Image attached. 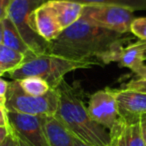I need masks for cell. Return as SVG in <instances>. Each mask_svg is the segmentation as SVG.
I'll list each match as a JSON object with an SVG mask.
<instances>
[{
  "label": "cell",
  "instance_id": "8fae6325",
  "mask_svg": "<svg viewBox=\"0 0 146 146\" xmlns=\"http://www.w3.org/2000/svg\"><path fill=\"white\" fill-rule=\"evenodd\" d=\"M119 116L140 117L146 114V92L124 87L113 89Z\"/></svg>",
  "mask_w": 146,
  "mask_h": 146
},
{
  "label": "cell",
  "instance_id": "83f0119b",
  "mask_svg": "<svg viewBox=\"0 0 146 146\" xmlns=\"http://www.w3.org/2000/svg\"><path fill=\"white\" fill-rule=\"evenodd\" d=\"M73 141H74V146H91V145H88V144L84 143L81 140L77 139V138H75V137H73Z\"/></svg>",
  "mask_w": 146,
  "mask_h": 146
},
{
  "label": "cell",
  "instance_id": "1f68e13d",
  "mask_svg": "<svg viewBox=\"0 0 146 146\" xmlns=\"http://www.w3.org/2000/svg\"><path fill=\"white\" fill-rule=\"evenodd\" d=\"M3 74H5V72L2 70V69H0V77H1V76H2Z\"/></svg>",
  "mask_w": 146,
  "mask_h": 146
},
{
  "label": "cell",
  "instance_id": "9a60e30c",
  "mask_svg": "<svg viewBox=\"0 0 146 146\" xmlns=\"http://www.w3.org/2000/svg\"><path fill=\"white\" fill-rule=\"evenodd\" d=\"M3 23V36H2V44L9 48L13 49L15 51L22 53L25 55L31 51V49L28 47V45L24 42L22 36L20 35L19 31L13 24L11 19L8 16H6L2 20Z\"/></svg>",
  "mask_w": 146,
  "mask_h": 146
},
{
  "label": "cell",
  "instance_id": "4dcf8cb0",
  "mask_svg": "<svg viewBox=\"0 0 146 146\" xmlns=\"http://www.w3.org/2000/svg\"><path fill=\"white\" fill-rule=\"evenodd\" d=\"M2 36H3V23L0 21V44H2Z\"/></svg>",
  "mask_w": 146,
  "mask_h": 146
},
{
  "label": "cell",
  "instance_id": "8992f818",
  "mask_svg": "<svg viewBox=\"0 0 146 146\" xmlns=\"http://www.w3.org/2000/svg\"><path fill=\"white\" fill-rule=\"evenodd\" d=\"M45 0H11L7 10V16L19 31L24 42L34 53L48 52L49 43L43 40L28 25L29 14Z\"/></svg>",
  "mask_w": 146,
  "mask_h": 146
},
{
  "label": "cell",
  "instance_id": "30bf717a",
  "mask_svg": "<svg viewBox=\"0 0 146 146\" xmlns=\"http://www.w3.org/2000/svg\"><path fill=\"white\" fill-rule=\"evenodd\" d=\"M28 25L38 36L48 43L62 32V28L46 2L36 7L29 14Z\"/></svg>",
  "mask_w": 146,
  "mask_h": 146
},
{
  "label": "cell",
  "instance_id": "d6a6232c",
  "mask_svg": "<svg viewBox=\"0 0 146 146\" xmlns=\"http://www.w3.org/2000/svg\"><path fill=\"white\" fill-rule=\"evenodd\" d=\"M0 106H4V104H3V103H2V102H1V101H0Z\"/></svg>",
  "mask_w": 146,
  "mask_h": 146
},
{
  "label": "cell",
  "instance_id": "5b68a950",
  "mask_svg": "<svg viewBox=\"0 0 146 146\" xmlns=\"http://www.w3.org/2000/svg\"><path fill=\"white\" fill-rule=\"evenodd\" d=\"M81 19L118 33H129L133 11L111 4H83Z\"/></svg>",
  "mask_w": 146,
  "mask_h": 146
},
{
  "label": "cell",
  "instance_id": "52a82bcc",
  "mask_svg": "<svg viewBox=\"0 0 146 146\" xmlns=\"http://www.w3.org/2000/svg\"><path fill=\"white\" fill-rule=\"evenodd\" d=\"M11 131L29 146H49L44 131V116L7 111Z\"/></svg>",
  "mask_w": 146,
  "mask_h": 146
},
{
  "label": "cell",
  "instance_id": "d4e9b609",
  "mask_svg": "<svg viewBox=\"0 0 146 146\" xmlns=\"http://www.w3.org/2000/svg\"><path fill=\"white\" fill-rule=\"evenodd\" d=\"M0 146H17L16 138H15V135L13 134L12 131H11V133L7 136L6 139L4 140V142Z\"/></svg>",
  "mask_w": 146,
  "mask_h": 146
},
{
  "label": "cell",
  "instance_id": "ffe728a7",
  "mask_svg": "<svg viewBox=\"0 0 146 146\" xmlns=\"http://www.w3.org/2000/svg\"><path fill=\"white\" fill-rule=\"evenodd\" d=\"M125 87L132 88V89H138V90H141V91L146 92V81L139 79V78L133 79L130 82H128L125 85Z\"/></svg>",
  "mask_w": 146,
  "mask_h": 146
},
{
  "label": "cell",
  "instance_id": "2e32d148",
  "mask_svg": "<svg viewBox=\"0 0 146 146\" xmlns=\"http://www.w3.org/2000/svg\"><path fill=\"white\" fill-rule=\"evenodd\" d=\"M24 55L15 51L4 44H0V69L9 73L16 69L22 63Z\"/></svg>",
  "mask_w": 146,
  "mask_h": 146
},
{
  "label": "cell",
  "instance_id": "ac0fdd59",
  "mask_svg": "<svg viewBox=\"0 0 146 146\" xmlns=\"http://www.w3.org/2000/svg\"><path fill=\"white\" fill-rule=\"evenodd\" d=\"M47 1V0H45ZM82 4H111L126 7L132 11L146 10V0H72Z\"/></svg>",
  "mask_w": 146,
  "mask_h": 146
},
{
  "label": "cell",
  "instance_id": "e0dca14e",
  "mask_svg": "<svg viewBox=\"0 0 146 146\" xmlns=\"http://www.w3.org/2000/svg\"><path fill=\"white\" fill-rule=\"evenodd\" d=\"M18 82L23 91L29 95L41 96L51 90V87L44 79L36 76L23 78L21 80H18Z\"/></svg>",
  "mask_w": 146,
  "mask_h": 146
},
{
  "label": "cell",
  "instance_id": "603a6c76",
  "mask_svg": "<svg viewBox=\"0 0 146 146\" xmlns=\"http://www.w3.org/2000/svg\"><path fill=\"white\" fill-rule=\"evenodd\" d=\"M8 117L5 106H0V126H8Z\"/></svg>",
  "mask_w": 146,
  "mask_h": 146
},
{
  "label": "cell",
  "instance_id": "6da1fadb",
  "mask_svg": "<svg viewBox=\"0 0 146 146\" xmlns=\"http://www.w3.org/2000/svg\"><path fill=\"white\" fill-rule=\"evenodd\" d=\"M131 37L97 26L80 18L49 42L48 53L71 60L109 64Z\"/></svg>",
  "mask_w": 146,
  "mask_h": 146
},
{
  "label": "cell",
  "instance_id": "cb8c5ba5",
  "mask_svg": "<svg viewBox=\"0 0 146 146\" xmlns=\"http://www.w3.org/2000/svg\"><path fill=\"white\" fill-rule=\"evenodd\" d=\"M11 133L10 126H0V145L4 142L6 137Z\"/></svg>",
  "mask_w": 146,
  "mask_h": 146
},
{
  "label": "cell",
  "instance_id": "f546056e",
  "mask_svg": "<svg viewBox=\"0 0 146 146\" xmlns=\"http://www.w3.org/2000/svg\"><path fill=\"white\" fill-rule=\"evenodd\" d=\"M14 134V133H13ZM15 135V134H14ZM15 138H16V143H17V146H29V145H27L26 143H25L24 141H22V140L20 139L19 137H17L16 135H15Z\"/></svg>",
  "mask_w": 146,
  "mask_h": 146
},
{
  "label": "cell",
  "instance_id": "7c38bea8",
  "mask_svg": "<svg viewBox=\"0 0 146 146\" xmlns=\"http://www.w3.org/2000/svg\"><path fill=\"white\" fill-rule=\"evenodd\" d=\"M45 2L53 12L62 30L81 18L83 11L82 3L72 0H47Z\"/></svg>",
  "mask_w": 146,
  "mask_h": 146
},
{
  "label": "cell",
  "instance_id": "4fadbf2b",
  "mask_svg": "<svg viewBox=\"0 0 146 146\" xmlns=\"http://www.w3.org/2000/svg\"><path fill=\"white\" fill-rule=\"evenodd\" d=\"M44 131L49 146H74L72 134L54 115L44 116Z\"/></svg>",
  "mask_w": 146,
  "mask_h": 146
},
{
  "label": "cell",
  "instance_id": "d6986e66",
  "mask_svg": "<svg viewBox=\"0 0 146 146\" xmlns=\"http://www.w3.org/2000/svg\"><path fill=\"white\" fill-rule=\"evenodd\" d=\"M130 32L139 40L146 41V17L134 19L130 26Z\"/></svg>",
  "mask_w": 146,
  "mask_h": 146
},
{
  "label": "cell",
  "instance_id": "7402d4cb",
  "mask_svg": "<svg viewBox=\"0 0 146 146\" xmlns=\"http://www.w3.org/2000/svg\"><path fill=\"white\" fill-rule=\"evenodd\" d=\"M11 0H0V21H2L7 16L9 4Z\"/></svg>",
  "mask_w": 146,
  "mask_h": 146
},
{
  "label": "cell",
  "instance_id": "3957f363",
  "mask_svg": "<svg viewBox=\"0 0 146 146\" xmlns=\"http://www.w3.org/2000/svg\"><path fill=\"white\" fill-rule=\"evenodd\" d=\"M93 65L95 64L90 61L71 60L52 53H34L29 51L24 55L22 63L9 72V76L12 80L36 76L44 79L51 89H55L64 80L67 73L77 69L89 68Z\"/></svg>",
  "mask_w": 146,
  "mask_h": 146
},
{
  "label": "cell",
  "instance_id": "4316f807",
  "mask_svg": "<svg viewBox=\"0 0 146 146\" xmlns=\"http://www.w3.org/2000/svg\"><path fill=\"white\" fill-rule=\"evenodd\" d=\"M136 75L138 76V78L141 80H144L146 81V64H143L141 66V68L135 73Z\"/></svg>",
  "mask_w": 146,
  "mask_h": 146
},
{
  "label": "cell",
  "instance_id": "484cf974",
  "mask_svg": "<svg viewBox=\"0 0 146 146\" xmlns=\"http://www.w3.org/2000/svg\"><path fill=\"white\" fill-rule=\"evenodd\" d=\"M140 123H141L142 138H143L144 144H145V146H146V114L145 115L140 116Z\"/></svg>",
  "mask_w": 146,
  "mask_h": 146
},
{
  "label": "cell",
  "instance_id": "9c48e42d",
  "mask_svg": "<svg viewBox=\"0 0 146 146\" xmlns=\"http://www.w3.org/2000/svg\"><path fill=\"white\" fill-rule=\"evenodd\" d=\"M110 146H145L140 117L119 116L109 130Z\"/></svg>",
  "mask_w": 146,
  "mask_h": 146
},
{
  "label": "cell",
  "instance_id": "ba28073f",
  "mask_svg": "<svg viewBox=\"0 0 146 146\" xmlns=\"http://www.w3.org/2000/svg\"><path fill=\"white\" fill-rule=\"evenodd\" d=\"M87 110L96 123L110 130L119 117L114 90L105 88L93 93L90 96Z\"/></svg>",
  "mask_w": 146,
  "mask_h": 146
},
{
  "label": "cell",
  "instance_id": "5bb4252c",
  "mask_svg": "<svg viewBox=\"0 0 146 146\" xmlns=\"http://www.w3.org/2000/svg\"><path fill=\"white\" fill-rule=\"evenodd\" d=\"M113 62H118L120 66L127 67L136 73L144 64L142 56L141 40L123 46L114 56Z\"/></svg>",
  "mask_w": 146,
  "mask_h": 146
},
{
  "label": "cell",
  "instance_id": "f1b7e54d",
  "mask_svg": "<svg viewBox=\"0 0 146 146\" xmlns=\"http://www.w3.org/2000/svg\"><path fill=\"white\" fill-rule=\"evenodd\" d=\"M141 46H142V56H143L144 61L146 60V41L141 40Z\"/></svg>",
  "mask_w": 146,
  "mask_h": 146
},
{
  "label": "cell",
  "instance_id": "7a4b0ae2",
  "mask_svg": "<svg viewBox=\"0 0 146 146\" xmlns=\"http://www.w3.org/2000/svg\"><path fill=\"white\" fill-rule=\"evenodd\" d=\"M57 89L59 100L54 116L73 137L91 146H110L109 132L92 119L83 100L75 90L64 80Z\"/></svg>",
  "mask_w": 146,
  "mask_h": 146
},
{
  "label": "cell",
  "instance_id": "277c9868",
  "mask_svg": "<svg viewBox=\"0 0 146 146\" xmlns=\"http://www.w3.org/2000/svg\"><path fill=\"white\" fill-rule=\"evenodd\" d=\"M58 89H51L41 96H33L25 93L19 85L18 80L9 83L6 94L5 108L7 111L28 115H55L58 107Z\"/></svg>",
  "mask_w": 146,
  "mask_h": 146
},
{
  "label": "cell",
  "instance_id": "44dd1931",
  "mask_svg": "<svg viewBox=\"0 0 146 146\" xmlns=\"http://www.w3.org/2000/svg\"><path fill=\"white\" fill-rule=\"evenodd\" d=\"M8 87H9L8 82L0 77V101L4 104V106H5V101H6V94L7 91H8Z\"/></svg>",
  "mask_w": 146,
  "mask_h": 146
}]
</instances>
